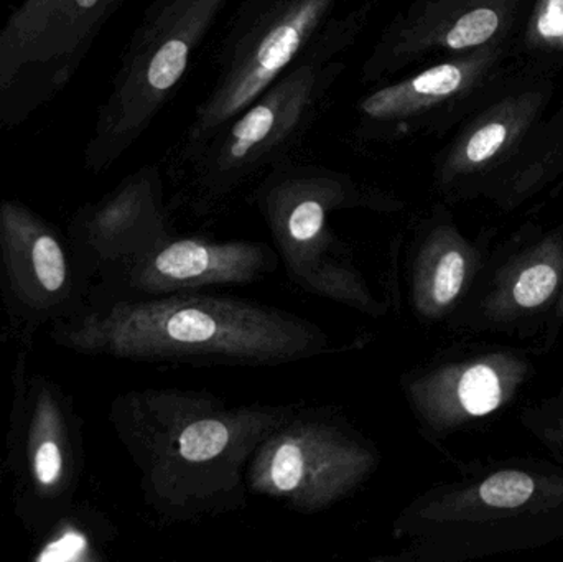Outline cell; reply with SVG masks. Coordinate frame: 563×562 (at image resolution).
<instances>
[{
	"instance_id": "9c48e42d",
	"label": "cell",
	"mask_w": 563,
	"mask_h": 562,
	"mask_svg": "<svg viewBox=\"0 0 563 562\" xmlns=\"http://www.w3.org/2000/svg\"><path fill=\"white\" fill-rule=\"evenodd\" d=\"M68 236L15 201L0 203V302L16 349H33L36 333L88 307Z\"/></svg>"
},
{
	"instance_id": "8992f818",
	"label": "cell",
	"mask_w": 563,
	"mask_h": 562,
	"mask_svg": "<svg viewBox=\"0 0 563 562\" xmlns=\"http://www.w3.org/2000/svg\"><path fill=\"white\" fill-rule=\"evenodd\" d=\"M512 42L443 56L356 104L354 134L366 142L439 135L465 121L515 69Z\"/></svg>"
},
{
	"instance_id": "6da1fadb",
	"label": "cell",
	"mask_w": 563,
	"mask_h": 562,
	"mask_svg": "<svg viewBox=\"0 0 563 562\" xmlns=\"http://www.w3.org/2000/svg\"><path fill=\"white\" fill-rule=\"evenodd\" d=\"M59 349L134 362L280 365L323 353L327 337L279 310L208 296L121 299L49 329Z\"/></svg>"
},
{
	"instance_id": "7c38bea8",
	"label": "cell",
	"mask_w": 563,
	"mask_h": 562,
	"mask_svg": "<svg viewBox=\"0 0 563 562\" xmlns=\"http://www.w3.org/2000/svg\"><path fill=\"white\" fill-rule=\"evenodd\" d=\"M366 444L320 422L274 432L257 452L251 485L295 510L320 511L356 491L376 467Z\"/></svg>"
},
{
	"instance_id": "52a82bcc",
	"label": "cell",
	"mask_w": 563,
	"mask_h": 562,
	"mask_svg": "<svg viewBox=\"0 0 563 562\" xmlns=\"http://www.w3.org/2000/svg\"><path fill=\"white\" fill-rule=\"evenodd\" d=\"M554 92L552 73L512 69L437 155L433 181L439 194L446 201L485 198L495 205Z\"/></svg>"
},
{
	"instance_id": "9a60e30c",
	"label": "cell",
	"mask_w": 563,
	"mask_h": 562,
	"mask_svg": "<svg viewBox=\"0 0 563 562\" xmlns=\"http://www.w3.org/2000/svg\"><path fill=\"white\" fill-rule=\"evenodd\" d=\"M273 254L261 244L184 240L154 246L121 271L131 289L144 294L247 284L269 267Z\"/></svg>"
},
{
	"instance_id": "ba28073f",
	"label": "cell",
	"mask_w": 563,
	"mask_h": 562,
	"mask_svg": "<svg viewBox=\"0 0 563 562\" xmlns=\"http://www.w3.org/2000/svg\"><path fill=\"white\" fill-rule=\"evenodd\" d=\"M536 349L466 342L417 370L407 396L420 428L433 442L488 429L512 408L536 373Z\"/></svg>"
},
{
	"instance_id": "d6986e66",
	"label": "cell",
	"mask_w": 563,
	"mask_h": 562,
	"mask_svg": "<svg viewBox=\"0 0 563 562\" xmlns=\"http://www.w3.org/2000/svg\"><path fill=\"white\" fill-rule=\"evenodd\" d=\"M102 518L76 502L45 535L36 538L30 560L35 562H85L101 560Z\"/></svg>"
},
{
	"instance_id": "44dd1931",
	"label": "cell",
	"mask_w": 563,
	"mask_h": 562,
	"mask_svg": "<svg viewBox=\"0 0 563 562\" xmlns=\"http://www.w3.org/2000/svg\"><path fill=\"white\" fill-rule=\"evenodd\" d=\"M563 332V284L561 296H559L558 304H555L554 310H552L551 320H549L548 327H545L544 333L541 339L538 340V345L534 346L536 352L539 355H548L558 345L559 339H561Z\"/></svg>"
},
{
	"instance_id": "ac0fdd59",
	"label": "cell",
	"mask_w": 563,
	"mask_h": 562,
	"mask_svg": "<svg viewBox=\"0 0 563 562\" xmlns=\"http://www.w3.org/2000/svg\"><path fill=\"white\" fill-rule=\"evenodd\" d=\"M511 48L515 68L552 75L563 69V0H532Z\"/></svg>"
},
{
	"instance_id": "ffe728a7",
	"label": "cell",
	"mask_w": 563,
	"mask_h": 562,
	"mask_svg": "<svg viewBox=\"0 0 563 562\" xmlns=\"http://www.w3.org/2000/svg\"><path fill=\"white\" fill-rule=\"evenodd\" d=\"M519 422L551 455L563 465V386L552 395L526 403Z\"/></svg>"
},
{
	"instance_id": "5bb4252c",
	"label": "cell",
	"mask_w": 563,
	"mask_h": 562,
	"mask_svg": "<svg viewBox=\"0 0 563 562\" xmlns=\"http://www.w3.org/2000/svg\"><path fill=\"white\" fill-rule=\"evenodd\" d=\"M230 0H158L122 91L121 131H139L177 91L191 55Z\"/></svg>"
},
{
	"instance_id": "5b68a950",
	"label": "cell",
	"mask_w": 563,
	"mask_h": 562,
	"mask_svg": "<svg viewBox=\"0 0 563 562\" xmlns=\"http://www.w3.org/2000/svg\"><path fill=\"white\" fill-rule=\"evenodd\" d=\"M341 0H244L217 58V78L195 112L184 157L256 101L334 20Z\"/></svg>"
},
{
	"instance_id": "7a4b0ae2",
	"label": "cell",
	"mask_w": 563,
	"mask_h": 562,
	"mask_svg": "<svg viewBox=\"0 0 563 562\" xmlns=\"http://www.w3.org/2000/svg\"><path fill=\"white\" fill-rule=\"evenodd\" d=\"M410 525L429 560L541 550L563 540V465L532 455L472 462L420 498Z\"/></svg>"
},
{
	"instance_id": "4fadbf2b",
	"label": "cell",
	"mask_w": 563,
	"mask_h": 562,
	"mask_svg": "<svg viewBox=\"0 0 563 562\" xmlns=\"http://www.w3.org/2000/svg\"><path fill=\"white\" fill-rule=\"evenodd\" d=\"M532 0H412L396 16L363 66L364 82H380L427 58L512 42Z\"/></svg>"
},
{
	"instance_id": "3957f363",
	"label": "cell",
	"mask_w": 563,
	"mask_h": 562,
	"mask_svg": "<svg viewBox=\"0 0 563 562\" xmlns=\"http://www.w3.org/2000/svg\"><path fill=\"white\" fill-rule=\"evenodd\" d=\"M374 3L376 0H367L343 19L333 20L256 101L188 155L203 187L214 194L230 190L261 168L280 164L307 134L323 99L346 69L341 55L363 30Z\"/></svg>"
},
{
	"instance_id": "7402d4cb",
	"label": "cell",
	"mask_w": 563,
	"mask_h": 562,
	"mask_svg": "<svg viewBox=\"0 0 563 562\" xmlns=\"http://www.w3.org/2000/svg\"><path fill=\"white\" fill-rule=\"evenodd\" d=\"M562 187H563V175H562Z\"/></svg>"
},
{
	"instance_id": "30bf717a",
	"label": "cell",
	"mask_w": 563,
	"mask_h": 562,
	"mask_svg": "<svg viewBox=\"0 0 563 562\" xmlns=\"http://www.w3.org/2000/svg\"><path fill=\"white\" fill-rule=\"evenodd\" d=\"M563 284V223L522 224L489 251L450 326L470 333L539 340Z\"/></svg>"
},
{
	"instance_id": "2e32d148",
	"label": "cell",
	"mask_w": 563,
	"mask_h": 562,
	"mask_svg": "<svg viewBox=\"0 0 563 562\" xmlns=\"http://www.w3.org/2000/svg\"><path fill=\"white\" fill-rule=\"evenodd\" d=\"M489 236H465L445 208H437L420 234L412 269V300L430 322L450 320L478 280L492 251Z\"/></svg>"
},
{
	"instance_id": "e0dca14e",
	"label": "cell",
	"mask_w": 563,
	"mask_h": 562,
	"mask_svg": "<svg viewBox=\"0 0 563 562\" xmlns=\"http://www.w3.org/2000/svg\"><path fill=\"white\" fill-rule=\"evenodd\" d=\"M154 191L148 180L132 181L98 207L82 211L69 224L68 236L82 276L121 273L154 247Z\"/></svg>"
},
{
	"instance_id": "277c9868",
	"label": "cell",
	"mask_w": 563,
	"mask_h": 562,
	"mask_svg": "<svg viewBox=\"0 0 563 562\" xmlns=\"http://www.w3.org/2000/svg\"><path fill=\"white\" fill-rule=\"evenodd\" d=\"M32 352L16 349L0 471L13 517L36 540L76 504L86 455L71 395L33 368Z\"/></svg>"
},
{
	"instance_id": "8fae6325",
	"label": "cell",
	"mask_w": 563,
	"mask_h": 562,
	"mask_svg": "<svg viewBox=\"0 0 563 562\" xmlns=\"http://www.w3.org/2000/svg\"><path fill=\"white\" fill-rule=\"evenodd\" d=\"M109 421L141 469L145 494L158 504L174 478L177 484H198L203 471L230 465L231 459L241 461L280 419L271 412H231L191 419L170 432L128 393L112 403Z\"/></svg>"
}]
</instances>
